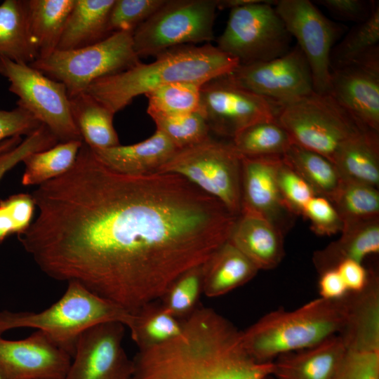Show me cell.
Masks as SVG:
<instances>
[{
  "instance_id": "obj_1",
  "label": "cell",
  "mask_w": 379,
  "mask_h": 379,
  "mask_svg": "<svg viewBox=\"0 0 379 379\" xmlns=\"http://www.w3.org/2000/svg\"><path fill=\"white\" fill-rule=\"evenodd\" d=\"M31 194L38 215L17 235L39 270L131 314L202 265L237 218L182 177L119 173L84 142L72 167Z\"/></svg>"
},
{
  "instance_id": "obj_2",
  "label": "cell",
  "mask_w": 379,
  "mask_h": 379,
  "mask_svg": "<svg viewBox=\"0 0 379 379\" xmlns=\"http://www.w3.org/2000/svg\"><path fill=\"white\" fill-rule=\"evenodd\" d=\"M182 324L177 337L138 350L130 379H263L272 375L273 361L253 360L243 347L241 331L213 309L196 307Z\"/></svg>"
},
{
  "instance_id": "obj_3",
  "label": "cell",
  "mask_w": 379,
  "mask_h": 379,
  "mask_svg": "<svg viewBox=\"0 0 379 379\" xmlns=\"http://www.w3.org/2000/svg\"><path fill=\"white\" fill-rule=\"evenodd\" d=\"M142 62L126 70L100 78L84 91L114 114L140 95L166 84L187 82L202 85L230 74L239 61L211 44L183 45Z\"/></svg>"
},
{
  "instance_id": "obj_4",
  "label": "cell",
  "mask_w": 379,
  "mask_h": 379,
  "mask_svg": "<svg viewBox=\"0 0 379 379\" xmlns=\"http://www.w3.org/2000/svg\"><path fill=\"white\" fill-rule=\"evenodd\" d=\"M346 315L345 295L338 300L319 298L292 311L279 309L241 331L242 345L255 361H273L280 354L313 347L339 334Z\"/></svg>"
},
{
  "instance_id": "obj_5",
  "label": "cell",
  "mask_w": 379,
  "mask_h": 379,
  "mask_svg": "<svg viewBox=\"0 0 379 379\" xmlns=\"http://www.w3.org/2000/svg\"><path fill=\"white\" fill-rule=\"evenodd\" d=\"M132 314L92 293L77 282L67 283L61 298L41 312H0V336L6 331L29 328L46 334L72 358L78 338L98 324L117 321L127 326Z\"/></svg>"
},
{
  "instance_id": "obj_6",
  "label": "cell",
  "mask_w": 379,
  "mask_h": 379,
  "mask_svg": "<svg viewBox=\"0 0 379 379\" xmlns=\"http://www.w3.org/2000/svg\"><path fill=\"white\" fill-rule=\"evenodd\" d=\"M133 32L112 34L80 48L56 50L29 64L48 77L61 82L69 98L84 92L95 81L126 70L141 62L133 41Z\"/></svg>"
},
{
  "instance_id": "obj_7",
  "label": "cell",
  "mask_w": 379,
  "mask_h": 379,
  "mask_svg": "<svg viewBox=\"0 0 379 379\" xmlns=\"http://www.w3.org/2000/svg\"><path fill=\"white\" fill-rule=\"evenodd\" d=\"M277 121L293 144L331 161L340 147L368 129L340 106L329 93L314 91L281 107Z\"/></svg>"
},
{
  "instance_id": "obj_8",
  "label": "cell",
  "mask_w": 379,
  "mask_h": 379,
  "mask_svg": "<svg viewBox=\"0 0 379 379\" xmlns=\"http://www.w3.org/2000/svg\"><path fill=\"white\" fill-rule=\"evenodd\" d=\"M157 173H173L221 202L235 216L241 211V157L231 141L209 136L178 150Z\"/></svg>"
},
{
  "instance_id": "obj_9",
  "label": "cell",
  "mask_w": 379,
  "mask_h": 379,
  "mask_svg": "<svg viewBox=\"0 0 379 379\" xmlns=\"http://www.w3.org/2000/svg\"><path fill=\"white\" fill-rule=\"evenodd\" d=\"M217 9V0H166L133 32L136 54L156 57L180 46L210 44Z\"/></svg>"
},
{
  "instance_id": "obj_10",
  "label": "cell",
  "mask_w": 379,
  "mask_h": 379,
  "mask_svg": "<svg viewBox=\"0 0 379 379\" xmlns=\"http://www.w3.org/2000/svg\"><path fill=\"white\" fill-rule=\"evenodd\" d=\"M257 1L230 10L216 47L236 58L239 65L269 61L286 54L292 36L273 4Z\"/></svg>"
},
{
  "instance_id": "obj_11",
  "label": "cell",
  "mask_w": 379,
  "mask_h": 379,
  "mask_svg": "<svg viewBox=\"0 0 379 379\" xmlns=\"http://www.w3.org/2000/svg\"><path fill=\"white\" fill-rule=\"evenodd\" d=\"M0 74L10 82L8 91L17 95V107L45 125L59 142L82 140L74 124L66 87L29 64L0 58Z\"/></svg>"
},
{
  "instance_id": "obj_12",
  "label": "cell",
  "mask_w": 379,
  "mask_h": 379,
  "mask_svg": "<svg viewBox=\"0 0 379 379\" xmlns=\"http://www.w3.org/2000/svg\"><path fill=\"white\" fill-rule=\"evenodd\" d=\"M274 8L309 64L314 91L328 93L331 53L343 27L326 18L309 0L276 1Z\"/></svg>"
},
{
  "instance_id": "obj_13",
  "label": "cell",
  "mask_w": 379,
  "mask_h": 379,
  "mask_svg": "<svg viewBox=\"0 0 379 379\" xmlns=\"http://www.w3.org/2000/svg\"><path fill=\"white\" fill-rule=\"evenodd\" d=\"M281 107L237 85L227 75L201 86L199 111L210 132L231 140L255 123L277 120Z\"/></svg>"
},
{
  "instance_id": "obj_14",
  "label": "cell",
  "mask_w": 379,
  "mask_h": 379,
  "mask_svg": "<svg viewBox=\"0 0 379 379\" xmlns=\"http://www.w3.org/2000/svg\"><path fill=\"white\" fill-rule=\"evenodd\" d=\"M227 76L237 85L281 107L314 92L309 64L297 45L277 58L239 65Z\"/></svg>"
},
{
  "instance_id": "obj_15",
  "label": "cell",
  "mask_w": 379,
  "mask_h": 379,
  "mask_svg": "<svg viewBox=\"0 0 379 379\" xmlns=\"http://www.w3.org/2000/svg\"><path fill=\"white\" fill-rule=\"evenodd\" d=\"M124 331L123 324L108 321L84 331L64 379H130L132 359L123 346Z\"/></svg>"
},
{
  "instance_id": "obj_16",
  "label": "cell",
  "mask_w": 379,
  "mask_h": 379,
  "mask_svg": "<svg viewBox=\"0 0 379 379\" xmlns=\"http://www.w3.org/2000/svg\"><path fill=\"white\" fill-rule=\"evenodd\" d=\"M328 93L362 126L379 133V46L331 69Z\"/></svg>"
},
{
  "instance_id": "obj_17",
  "label": "cell",
  "mask_w": 379,
  "mask_h": 379,
  "mask_svg": "<svg viewBox=\"0 0 379 379\" xmlns=\"http://www.w3.org/2000/svg\"><path fill=\"white\" fill-rule=\"evenodd\" d=\"M71 361V355L40 331L17 340L0 336L1 379H64Z\"/></svg>"
},
{
  "instance_id": "obj_18",
  "label": "cell",
  "mask_w": 379,
  "mask_h": 379,
  "mask_svg": "<svg viewBox=\"0 0 379 379\" xmlns=\"http://www.w3.org/2000/svg\"><path fill=\"white\" fill-rule=\"evenodd\" d=\"M241 157V211L258 214L284 235L294 216L281 197L277 171L282 157Z\"/></svg>"
},
{
  "instance_id": "obj_19",
  "label": "cell",
  "mask_w": 379,
  "mask_h": 379,
  "mask_svg": "<svg viewBox=\"0 0 379 379\" xmlns=\"http://www.w3.org/2000/svg\"><path fill=\"white\" fill-rule=\"evenodd\" d=\"M260 270L277 267L285 255L284 234L262 216L241 211L228 240Z\"/></svg>"
},
{
  "instance_id": "obj_20",
  "label": "cell",
  "mask_w": 379,
  "mask_h": 379,
  "mask_svg": "<svg viewBox=\"0 0 379 379\" xmlns=\"http://www.w3.org/2000/svg\"><path fill=\"white\" fill-rule=\"evenodd\" d=\"M347 315L339 335L347 350H379V279L368 270V282L359 292H347Z\"/></svg>"
},
{
  "instance_id": "obj_21",
  "label": "cell",
  "mask_w": 379,
  "mask_h": 379,
  "mask_svg": "<svg viewBox=\"0 0 379 379\" xmlns=\"http://www.w3.org/2000/svg\"><path fill=\"white\" fill-rule=\"evenodd\" d=\"M346 352L339 335L313 347L280 354L273 361L275 379H333Z\"/></svg>"
},
{
  "instance_id": "obj_22",
  "label": "cell",
  "mask_w": 379,
  "mask_h": 379,
  "mask_svg": "<svg viewBox=\"0 0 379 379\" xmlns=\"http://www.w3.org/2000/svg\"><path fill=\"white\" fill-rule=\"evenodd\" d=\"M92 150L102 163L115 171L145 175L157 173L179 149L166 135L156 130L147 139L133 145Z\"/></svg>"
},
{
  "instance_id": "obj_23",
  "label": "cell",
  "mask_w": 379,
  "mask_h": 379,
  "mask_svg": "<svg viewBox=\"0 0 379 379\" xmlns=\"http://www.w3.org/2000/svg\"><path fill=\"white\" fill-rule=\"evenodd\" d=\"M202 293L209 298L226 294L251 281L259 270L227 241L201 265Z\"/></svg>"
},
{
  "instance_id": "obj_24",
  "label": "cell",
  "mask_w": 379,
  "mask_h": 379,
  "mask_svg": "<svg viewBox=\"0 0 379 379\" xmlns=\"http://www.w3.org/2000/svg\"><path fill=\"white\" fill-rule=\"evenodd\" d=\"M340 237L314 253L317 272L335 269L343 260L362 262L368 255L379 252V218L343 225Z\"/></svg>"
},
{
  "instance_id": "obj_25",
  "label": "cell",
  "mask_w": 379,
  "mask_h": 379,
  "mask_svg": "<svg viewBox=\"0 0 379 379\" xmlns=\"http://www.w3.org/2000/svg\"><path fill=\"white\" fill-rule=\"evenodd\" d=\"M114 2V0H75L57 50L86 47L109 36L107 25Z\"/></svg>"
},
{
  "instance_id": "obj_26",
  "label": "cell",
  "mask_w": 379,
  "mask_h": 379,
  "mask_svg": "<svg viewBox=\"0 0 379 379\" xmlns=\"http://www.w3.org/2000/svg\"><path fill=\"white\" fill-rule=\"evenodd\" d=\"M364 129L347 141L336 154L333 164L343 180L378 189L379 136Z\"/></svg>"
},
{
  "instance_id": "obj_27",
  "label": "cell",
  "mask_w": 379,
  "mask_h": 379,
  "mask_svg": "<svg viewBox=\"0 0 379 379\" xmlns=\"http://www.w3.org/2000/svg\"><path fill=\"white\" fill-rule=\"evenodd\" d=\"M75 0H27L29 35L38 58L57 50Z\"/></svg>"
},
{
  "instance_id": "obj_28",
  "label": "cell",
  "mask_w": 379,
  "mask_h": 379,
  "mask_svg": "<svg viewBox=\"0 0 379 379\" xmlns=\"http://www.w3.org/2000/svg\"><path fill=\"white\" fill-rule=\"evenodd\" d=\"M69 103L74 124L89 147L101 149L120 145L113 112L86 92L70 97Z\"/></svg>"
},
{
  "instance_id": "obj_29",
  "label": "cell",
  "mask_w": 379,
  "mask_h": 379,
  "mask_svg": "<svg viewBox=\"0 0 379 379\" xmlns=\"http://www.w3.org/2000/svg\"><path fill=\"white\" fill-rule=\"evenodd\" d=\"M0 58L29 65L38 58L29 35L27 0L0 4Z\"/></svg>"
},
{
  "instance_id": "obj_30",
  "label": "cell",
  "mask_w": 379,
  "mask_h": 379,
  "mask_svg": "<svg viewBox=\"0 0 379 379\" xmlns=\"http://www.w3.org/2000/svg\"><path fill=\"white\" fill-rule=\"evenodd\" d=\"M282 159L310 185L316 195L333 201L343 180L331 161L294 144L282 156Z\"/></svg>"
},
{
  "instance_id": "obj_31",
  "label": "cell",
  "mask_w": 379,
  "mask_h": 379,
  "mask_svg": "<svg viewBox=\"0 0 379 379\" xmlns=\"http://www.w3.org/2000/svg\"><path fill=\"white\" fill-rule=\"evenodd\" d=\"M132 315L128 328L138 350L164 343L182 332V321L168 313L157 300L145 305Z\"/></svg>"
},
{
  "instance_id": "obj_32",
  "label": "cell",
  "mask_w": 379,
  "mask_h": 379,
  "mask_svg": "<svg viewBox=\"0 0 379 379\" xmlns=\"http://www.w3.org/2000/svg\"><path fill=\"white\" fill-rule=\"evenodd\" d=\"M82 140L58 142L43 151L33 152L22 161V185H40L68 171L75 163Z\"/></svg>"
},
{
  "instance_id": "obj_33",
  "label": "cell",
  "mask_w": 379,
  "mask_h": 379,
  "mask_svg": "<svg viewBox=\"0 0 379 379\" xmlns=\"http://www.w3.org/2000/svg\"><path fill=\"white\" fill-rule=\"evenodd\" d=\"M235 150L242 157H282L293 144L288 133L277 120L255 123L232 140Z\"/></svg>"
},
{
  "instance_id": "obj_34",
  "label": "cell",
  "mask_w": 379,
  "mask_h": 379,
  "mask_svg": "<svg viewBox=\"0 0 379 379\" xmlns=\"http://www.w3.org/2000/svg\"><path fill=\"white\" fill-rule=\"evenodd\" d=\"M332 204L343 225L379 218L378 189L368 185L343 180Z\"/></svg>"
},
{
  "instance_id": "obj_35",
  "label": "cell",
  "mask_w": 379,
  "mask_h": 379,
  "mask_svg": "<svg viewBox=\"0 0 379 379\" xmlns=\"http://www.w3.org/2000/svg\"><path fill=\"white\" fill-rule=\"evenodd\" d=\"M199 84L175 82L160 86L145 94L147 112L151 118L189 114L199 110Z\"/></svg>"
},
{
  "instance_id": "obj_36",
  "label": "cell",
  "mask_w": 379,
  "mask_h": 379,
  "mask_svg": "<svg viewBox=\"0 0 379 379\" xmlns=\"http://www.w3.org/2000/svg\"><path fill=\"white\" fill-rule=\"evenodd\" d=\"M379 4L374 1L370 16L353 27L331 53V69L350 62L378 46Z\"/></svg>"
},
{
  "instance_id": "obj_37",
  "label": "cell",
  "mask_w": 379,
  "mask_h": 379,
  "mask_svg": "<svg viewBox=\"0 0 379 379\" xmlns=\"http://www.w3.org/2000/svg\"><path fill=\"white\" fill-rule=\"evenodd\" d=\"M202 293L201 265L184 272L159 299L164 308L177 319L185 318L196 308Z\"/></svg>"
},
{
  "instance_id": "obj_38",
  "label": "cell",
  "mask_w": 379,
  "mask_h": 379,
  "mask_svg": "<svg viewBox=\"0 0 379 379\" xmlns=\"http://www.w3.org/2000/svg\"><path fill=\"white\" fill-rule=\"evenodd\" d=\"M152 119L156 130L166 135L179 150L197 145L210 136L208 126L199 111Z\"/></svg>"
},
{
  "instance_id": "obj_39",
  "label": "cell",
  "mask_w": 379,
  "mask_h": 379,
  "mask_svg": "<svg viewBox=\"0 0 379 379\" xmlns=\"http://www.w3.org/2000/svg\"><path fill=\"white\" fill-rule=\"evenodd\" d=\"M165 1L166 0H114L107 20L108 34L122 31L133 32Z\"/></svg>"
},
{
  "instance_id": "obj_40",
  "label": "cell",
  "mask_w": 379,
  "mask_h": 379,
  "mask_svg": "<svg viewBox=\"0 0 379 379\" xmlns=\"http://www.w3.org/2000/svg\"><path fill=\"white\" fill-rule=\"evenodd\" d=\"M35 204L32 194L20 193L0 201V244L9 235L22 233L32 222Z\"/></svg>"
},
{
  "instance_id": "obj_41",
  "label": "cell",
  "mask_w": 379,
  "mask_h": 379,
  "mask_svg": "<svg viewBox=\"0 0 379 379\" xmlns=\"http://www.w3.org/2000/svg\"><path fill=\"white\" fill-rule=\"evenodd\" d=\"M277 183L282 200L294 215H301L316 195L310 185L283 160L277 171Z\"/></svg>"
},
{
  "instance_id": "obj_42",
  "label": "cell",
  "mask_w": 379,
  "mask_h": 379,
  "mask_svg": "<svg viewBox=\"0 0 379 379\" xmlns=\"http://www.w3.org/2000/svg\"><path fill=\"white\" fill-rule=\"evenodd\" d=\"M59 142L51 131L41 124L15 147L0 154V180L15 165L29 154L48 149Z\"/></svg>"
},
{
  "instance_id": "obj_43",
  "label": "cell",
  "mask_w": 379,
  "mask_h": 379,
  "mask_svg": "<svg viewBox=\"0 0 379 379\" xmlns=\"http://www.w3.org/2000/svg\"><path fill=\"white\" fill-rule=\"evenodd\" d=\"M301 215L310 222L312 231L323 236L340 232L343 221L335 206L328 199L315 195L305 206Z\"/></svg>"
},
{
  "instance_id": "obj_44",
  "label": "cell",
  "mask_w": 379,
  "mask_h": 379,
  "mask_svg": "<svg viewBox=\"0 0 379 379\" xmlns=\"http://www.w3.org/2000/svg\"><path fill=\"white\" fill-rule=\"evenodd\" d=\"M333 379H379V350L346 349Z\"/></svg>"
},
{
  "instance_id": "obj_45",
  "label": "cell",
  "mask_w": 379,
  "mask_h": 379,
  "mask_svg": "<svg viewBox=\"0 0 379 379\" xmlns=\"http://www.w3.org/2000/svg\"><path fill=\"white\" fill-rule=\"evenodd\" d=\"M42 124L25 109H0V142L14 136L29 135Z\"/></svg>"
},
{
  "instance_id": "obj_46",
  "label": "cell",
  "mask_w": 379,
  "mask_h": 379,
  "mask_svg": "<svg viewBox=\"0 0 379 379\" xmlns=\"http://www.w3.org/2000/svg\"><path fill=\"white\" fill-rule=\"evenodd\" d=\"M375 1L317 0L314 2L325 7L336 18L357 23L365 21L371 15Z\"/></svg>"
},
{
  "instance_id": "obj_47",
  "label": "cell",
  "mask_w": 379,
  "mask_h": 379,
  "mask_svg": "<svg viewBox=\"0 0 379 379\" xmlns=\"http://www.w3.org/2000/svg\"><path fill=\"white\" fill-rule=\"evenodd\" d=\"M349 292H359L364 288L368 279V270L361 262L345 260L335 267Z\"/></svg>"
},
{
  "instance_id": "obj_48",
  "label": "cell",
  "mask_w": 379,
  "mask_h": 379,
  "mask_svg": "<svg viewBox=\"0 0 379 379\" xmlns=\"http://www.w3.org/2000/svg\"><path fill=\"white\" fill-rule=\"evenodd\" d=\"M319 280L320 298L326 300H338L348 292L337 270L331 269L321 272Z\"/></svg>"
},
{
  "instance_id": "obj_49",
  "label": "cell",
  "mask_w": 379,
  "mask_h": 379,
  "mask_svg": "<svg viewBox=\"0 0 379 379\" xmlns=\"http://www.w3.org/2000/svg\"><path fill=\"white\" fill-rule=\"evenodd\" d=\"M258 0H217L218 9H232L244 6L257 1Z\"/></svg>"
},
{
  "instance_id": "obj_50",
  "label": "cell",
  "mask_w": 379,
  "mask_h": 379,
  "mask_svg": "<svg viewBox=\"0 0 379 379\" xmlns=\"http://www.w3.org/2000/svg\"><path fill=\"white\" fill-rule=\"evenodd\" d=\"M22 140L21 136H14L1 141L0 142V154L15 147Z\"/></svg>"
},
{
  "instance_id": "obj_51",
  "label": "cell",
  "mask_w": 379,
  "mask_h": 379,
  "mask_svg": "<svg viewBox=\"0 0 379 379\" xmlns=\"http://www.w3.org/2000/svg\"><path fill=\"white\" fill-rule=\"evenodd\" d=\"M263 379H275L272 375L265 376Z\"/></svg>"
},
{
  "instance_id": "obj_52",
  "label": "cell",
  "mask_w": 379,
  "mask_h": 379,
  "mask_svg": "<svg viewBox=\"0 0 379 379\" xmlns=\"http://www.w3.org/2000/svg\"><path fill=\"white\" fill-rule=\"evenodd\" d=\"M0 379H1V378H0Z\"/></svg>"
}]
</instances>
